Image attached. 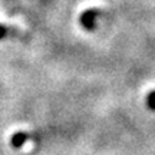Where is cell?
<instances>
[{
  "label": "cell",
  "instance_id": "1",
  "mask_svg": "<svg viewBox=\"0 0 155 155\" xmlns=\"http://www.w3.org/2000/svg\"><path fill=\"white\" fill-rule=\"evenodd\" d=\"M101 16V10L98 9H88L81 15V25L86 30H94L96 28V20Z\"/></svg>",
  "mask_w": 155,
  "mask_h": 155
},
{
  "label": "cell",
  "instance_id": "2",
  "mask_svg": "<svg viewBox=\"0 0 155 155\" xmlns=\"http://www.w3.org/2000/svg\"><path fill=\"white\" fill-rule=\"evenodd\" d=\"M28 139H29V135L26 132L13 134V137H12V147H13V148H20V147H23V144H25Z\"/></svg>",
  "mask_w": 155,
  "mask_h": 155
},
{
  "label": "cell",
  "instance_id": "3",
  "mask_svg": "<svg viewBox=\"0 0 155 155\" xmlns=\"http://www.w3.org/2000/svg\"><path fill=\"white\" fill-rule=\"evenodd\" d=\"M147 105L151 111H155V91L150 92L148 96H147Z\"/></svg>",
  "mask_w": 155,
  "mask_h": 155
},
{
  "label": "cell",
  "instance_id": "4",
  "mask_svg": "<svg viewBox=\"0 0 155 155\" xmlns=\"http://www.w3.org/2000/svg\"><path fill=\"white\" fill-rule=\"evenodd\" d=\"M9 32H10L9 28H6V26H3V25H0V40L7 38V36H9Z\"/></svg>",
  "mask_w": 155,
  "mask_h": 155
}]
</instances>
